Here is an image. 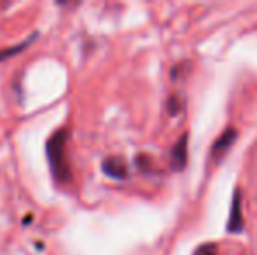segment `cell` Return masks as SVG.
Segmentation results:
<instances>
[{
	"label": "cell",
	"instance_id": "4",
	"mask_svg": "<svg viewBox=\"0 0 257 255\" xmlns=\"http://www.w3.org/2000/svg\"><path fill=\"white\" fill-rule=\"evenodd\" d=\"M236 136H238L236 129H234V128H227L226 131H224L222 135H220L219 138H217L215 145H213V149H212L213 156H222V154L226 152V150L229 149V147L234 143Z\"/></svg>",
	"mask_w": 257,
	"mask_h": 255
},
{
	"label": "cell",
	"instance_id": "1",
	"mask_svg": "<svg viewBox=\"0 0 257 255\" xmlns=\"http://www.w3.org/2000/svg\"><path fill=\"white\" fill-rule=\"evenodd\" d=\"M67 140H68L67 129H58L56 133H53V136L46 143V154H48V161H49V166H51L53 177L60 184H67L72 178L67 154H65L67 152Z\"/></svg>",
	"mask_w": 257,
	"mask_h": 255
},
{
	"label": "cell",
	"instance_id": "6",
	"mask_svg": "<svg viewBox=\"0 0 257 255\" xmlns=\"http://www.w3.org/2000/svg\"><path fill=\"white\" fill-rule=\"evenodd\" d=\"M35 37H37V35H32V37H28L27 41H23L21 44L11 46V48H7V49H0V62H6V60H9V58H13V56L20 55V53H23L25 49L32 44V41H34Z\"/></svg>",
	"mask_w": 257,
	"mask_h": 255
},
{
	"label": "cell",
	"instance_id": "7",
	"mask_svg": "<svg viewBox=\"0 0 257 255\" xmlns=\"http://www.w3.org/2000/svg\"><path fill=\"white\" fill-rule=\"evenodd\" d=\"M194 255H217V250L212 243H206V245H201L200 248L194 252Z\"/></svg>",
	"mask_w": 257,
	"mask_h": 255
},
{
	"label": "cell",
	"instance_id": "5",
	"mask_svg": "<svg viewBox=\"0 0 257 255\" xmlns=\"http://www.w3.org/2000/svg\"><path fill=\"white\" fill-rule=\"evenodd\" d=\"M227 229L233 232H238L241 231L243 227V218H241V211H240V192L236 191L234 194V199H233V204H231V215H229V222H227Z\"/></svg>",
	"mask_w": 257,
	"mask_h": 255
},
{
	"label": "cell",
	"instance_id": "8",
	"mask_svg": "<svg viewBox=\"0 0 257 255\" xmlns=\"http://www.w3.org/2000/svg\"><path fill=\"white\" fill-rule=\"evenodd\" d=\"M168 110L172 116H175V114L179 112V98H177V96H172V100H170V103H168Z\"/></svg>",
	"mask_w": 257,
	"mask_h": 255
},
{
	"label": "cell",
	"instance_id": "3",
	"mask_svg": "<svg viewBox=\"0 0 257 255\" xmlns=\"http://www.w3.org/2000/svg\"><path fill=\"white\" fill-rule=\"evenodd\" d=\"M187 163V135H182L175 147L172 150V170L180 171L184 170Z\"/></svg>",
	"mask_w": 257,
	"mask_h": 255
},
{
	"label": "cell",
	"instance_id": "2",
	"mask_svg": "<svg viewBox=\"0 0 257 255\" xmlns=\"http://www.w3.org/2000/svg\"><path fill=\"white\" fill-rule=\"evenodd\" d=\"M102 170L105 175H108L110 178L115 180H122L128 175V166H126L124 159L119 156H110L102 163Z\"/></svg>",
	"mask_w": 257,
	"mask_h": 255
}]
</instances>
